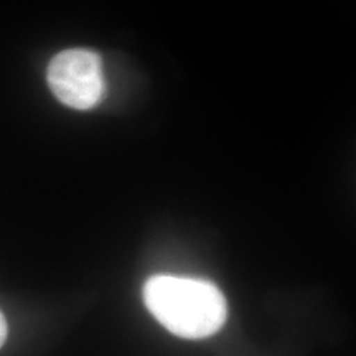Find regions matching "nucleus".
I'll return each instance as SVG.
<instances>
[{
  "label": "nucleus",
  "mask_w": 356,
  "mask_h": 356,
  "mask_svg": "<svg viewBox=\"0 0 356 356\" xmlns=\"http://www.w3.org/2000/svg\"><path fill=\"white\" fill-rule=\"evenodd\" d=\"M47 79L53 95L78 111L92 109L106 92L101 58L86 48L58 53L48 65Z\"/></svg>",
  "instance_id": "nucleus-2"
},
{
  "label": "nucleus",
  "mask_w": 356,
  "mask_h": 356,
  "mask_svg": "<svg viewBox=\"0 0 356 356\" xmlns=\"http://www.w3.org/2000/svg\"><path fill=\"white\" fill-rule=\"evenodd\" d=\"M7 335H8V325H7L6 317H3L2 310H0V348H2L3 343H6Z\"/></svg>",
  "instance_id": "nucleus-3"
},
{
  "label": "nucleus",
  "mask_w": 356,
  "mask_h": 356,
  "mask_svg": "<svg viewBox=\"0 0 356 356\" xmlns=\"http://www.w3.org/2000/svg\"><path fill=\"white\" fill-rule=\"evenodd\" d=\"M144 304L165 330L185 340L215 335L228 320V302L210 280L157 274L142 289Z\"/></svg>",
  "instance_id": "nucleus-1"
}]
</instances>
